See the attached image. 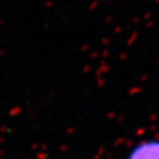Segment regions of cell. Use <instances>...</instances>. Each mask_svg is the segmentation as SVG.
I'll return each mask as SVG.
<instances>
[{
  "label": "cell",
  "instance_id": "6da1fadb",
  "mask_svg": "<svg viewBox=\"0 0 159 159\" xmlns=\"http://www.w3.org/2000/svg\"><path fill=\"white\" fill-rule=\"evenodd\" d=\"M128 159H159V141H144L132 151Z\"/></svg>",
  "mask_w": 159,
  "mask_h": 159
}]
</instances>
